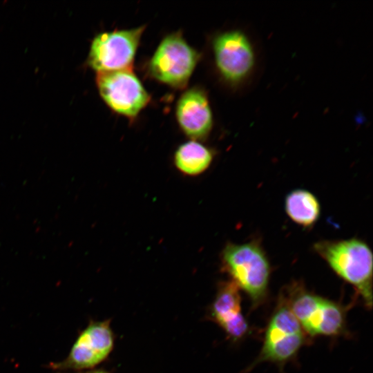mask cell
I'll use <instances>...</instances> for the list:
<instances>
[{
  "mask_svg": "<svg viewBox=\"0 0 373 373\" xmlns=\"http://www.w3.org/2000/svg\"><path fill=\"white\" fill-rule=\"evenodd\" d=\"M175 115L180 128L193 140H203L213 126V115L205 91L193 87L182 93L175 107Z\"/></svg>",
  "mask_w": 373,
  "mask_h": 373,
  "instance_id": "11",
  "label": "cell"
},
{
  "mask_svg": "<svg viewBox=\"0 0 373 373\" xmlns=\"http://www.w3.org/2000/svg\"><path fill=\"white\" fill-rule=\"evenodd\" d=\"M57 373H66V372H57ZM75 373H108L106 371L102 370H88V371H82V372H76Z\"/></svg>",
  "mask_w": 373,
  "mask_h": 373,
  "instance_id": "14",
  "label": "cell"
},
{
  "mask_svg": "<svg viewBox=\"0 0 373 373\" xmlns=\"http://www.w3.org/2000/svg\"><path fill=\"white\" fill-rule=\"evenodd\" d=\"M145 28L142 26L98 34L91 43L89 66L97 73L131 67Z\"/></svg>",
  "mask_w": 373,
  "mask_h": 373,
  "instance_id": "8",
  "label": "cell"
},
{
  "mask_svg": "<svg viewBox=\"0 0 373 373\" xmlns=\"http://www.w3.org/2000/svg\"><path fill=\"white\" fill-rule=\"evenodd\" d=\"M114 343L115 336L109 320L90 321L79 333L68 355L49 366L59 371L82 372L92 369L108 358Z\"/></svg>",
  "mask_w": 373,
  "mask_h": 373,
  "instance_id": "7",
  "label": "cell"
},
{
  "mask_svg": "<svg viewBox=\"0 0 373 373\" xmlns=\"http://www.w3.org/2000/svg\"><path fill=\"white\" fill-rule=\"evenodd\" d=\"M221 262L231 280L249 296L254 307L265 301L271 265L259 242L253 240L240 244H227L221 254Z\"/></svg>",
  "mask_w": 373,
  "mask_h": 373,
  "instance_id": "2",
  "label": "cell"
},
{
  "mask_svg": "<svg viewBox=\"0 0 373 373\" xmlns=\"http://www.w3.org/2000/svg\"><path fill=\"white\" fill-rule=\"evenodd\" d=\"M96 82L99 95L108 107L128 119L137 117L151 100L132 67L97 73Z\"/></svg>",
  "mask_w": 373,
  "mask_h": 373,
  "instance_id": "6",
  "label": "cell"
},
{
  "mask_svg": "<svg viewBox=\"0 0 373 373\" xmlns=\"http://www.w3.org/2000/svg\"><path fill=\"white\" fill-rule=\"evenodd\" d=\"M305 341L300 324L280 298L268 323L261 352L252 366L265 361L284 363L296 355Z\"/></svg>",
  "mask_w": 373,
  "mask_h": 373,
  "instance_id": "5",
  "label": "cell"
},
{
  "mask_svg": "<svg viewBox=\"0 0 373 373\" xmlns=\"http://www.w3.org/2000/svg\"><path fill=\"white\" fill-rule=\"evenodd\" d=\"M200 59L179 32L166 35L160 43L149 63L150 75L174 88H184Z\"/></svg>",
  "mask_w": 373,
  "mask_h": 373,
  "instance_id": "4",
  "label": "cell"
},
{
  "mask_svg": "<svg viewBox=\"0 0 373 373\" xmlns=\"http://www.w3.org/2000/svg\"><path fill=\"white\" fill-rule=\"evenodd\" d=\"M281 297L300 324L312 336H336L345 327L344 309L329 299L310 292L300 282L286 287Z\"/></svg>",
  "mask_w": 373,
  "mask_h": 373,
  "instance_id": "3",
  "label": "cell"
},
{
  "mask_svg": "<svg viewBox=\"0 0 373 373\" xmlns=\"http://www.w3.org/2000/svg\"><path fill=\"white\" fill-rule=\"evenodd\" d=\"M216 66L229 82L236 84L251 73L254 65L252 46L242 32L233 30L218 35L213 43Z\"/></svg>",
  "mask_w": 373,
  "mask_h": 373,
  "instance_id": "9",
  "label": "cell"
},
{
  "mask_svg": "<svg viewBox=\"0 0 373 373\" xmlns=\"http://www.w3.org/2000/svg\"><path fill=\"white\" fill-rule=\"evenodd\" d=\"M285 210L291 221L304 228L314 226L321 215L318 200L303 189H294L286 195Z\"/></svg>",
  "mask_w": 373,
  "mask_h": 373,
  "instance_id": "12",
  "label": "cell"
},
{
  "mask_svg": "<svg viewBox=\"0 0 373 373\" xmlns=\"http://www.w3.org/2000/svg\"><path fill=\"white\" fill-rule=\"evenodd\" d=\"M209 316L233 341L240 340L249 332V326L242 312L240 289L231 280L220 284Z\"/></svg>",
  "mask_w": 373,
  "mask_h": 373,
  "instance_id": "10",
  "label": "cell"
},
{
  "mask_svg": "<svg viewBox=\"0 0 373 373\" xmlns=\"http://www.w3.org/2000/svg\"><path fill=\"white\" fill-rule=\"evenodd\" d=\"M213 159V151L196 140L179 146L174 154V164L181 173L196 176L204 172Z\"/></svg>",
  "mask_w": 373,
  "mask_h": 373,
  "instance_id": "13",
  "label": "cell"
},
{
  "mask_svg": "<svg viewBox=\"0 0 373 373\" xmlns=\"http://www.w3.org/2000/svg\"><path fill=\"white\" fill-rule=\"evenodd\" d=\"M314 250L329 267L361 296L365 305H372V253L366 242L352 238L321 240Z\"/></svg>",
  "mask_w": 373,
  "mask_h": 373,
  "instance_id": "1",
  "label": "cell"
}]
</instances>
